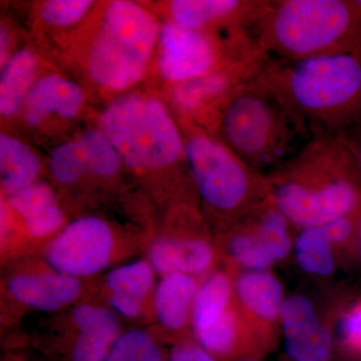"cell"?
Returning a JSON list of instances; mask_svg holds the SVG:
<instances>
[{"label": "cell", "instance_id": "1", "mask_svg": "<svg viewBox=\"0 0 361 361\" xmlns=\"http://www.w3.org/2000/svg\"><path fill=\"white\" fill-rule=\"evenodd\" d=\"M266 177L273 204L301 229L361 210L360 173L345 135L313 134Z\"/></svg>", "mask_w": 361, "mask_h": 361}, {"label": "cell", "instance_id": "2", "mask_svg": "<svg viewBox=\"0 0 361 361\" xmlns=\"http://www.w3.org/2000/svg\"><path fill=\"white\" fill-rule=\"evenodd\" d=\"M259 78L311 135H346L361 128V56L272 61Z\"/></svg>", "mask_w": 361, "mask_h": 361}, {"label": "cell", "instance_id": "3", "mask_svg": "<svg viewBox=\"0 0 361 361\" xmlns=\"http://www.w3.org/2000/svg\"><path fill=\"white\" fill-rule=\"evenodd\" d=\"M250 32L273 61L361 56V9L356 0H269Z\"/></svg>", "mask_w": 361, "mask_h": 361}, {"label": "cell", "instance_id": "4", "mask_svg": "<svg viewBox=\"0 0 361 361\" xmlns=\"http://www.w3.org/2000/svg\"><path fill=\"white\" fill-rule=\"evenodd\" d=\"M221 101L220 142L261 174L276 170L311 137L298 116L259 77Z\"/></svg>", "mask_w": 361, "mask_h": 361}, {"label": "cell", "instance_id": "5", "mask_svg": "<svg viewBox=\"0 0 361 361\" xmlns=\"http://www.w3.org/2000/svg\"><path fill=\"white\" fill-rule=\"evenodd\" d=\"M102 129L132 167H168L186 158L185 142L174 121L151 97L129 94L116 99L102 116Z\"/></svg>", "mask_w": 361, "mask_h": 361}, {"label": "cell", "instance_id": "6", "mask_svg": "<svg viewBox=\"0 0 361 361\" xmlns=\"http://www.w3.org/2000/svg\"><path fill=\"white\" fill-rule=\"evenodd\" d=\"M158 32L155 18L129 1L111 2L92 45V77L99 85L123 90L144 75Z\"/></svg>", "mask_w": 361, "mask_h": 361}, {"label": "cell", "instance_id": "7", "mask_svg": "<svg viewBox=\"0 0 361 361\" xmlns=\"http://www.w3.org/2000/svg\"><path fill=\"white\" fill-rule=\"evenodd\" d=\"M188 167L207 205L245 215L269 200L267 177L249 167L219 140L202 134L185 141Z\"/></svg>", "mask_w": 361, "mask_h": 361}, {"label": "cell", "instance_id": "8", "mask_svg": "<svg viewBox=\"0 0 361 361\" xmlns=\"http://www.w3.org/2000/svg\"><path fill=\"white\" fill-rule=\"evenodd\" d=\"M115 252L110 226L97 217H84L66 226L47 249V263L68 276H92L108 267Z\"/></svg>", "mask_w": 361, "mask_h": 361}, {"label": "cell", "instance_id": "9", "mask_svg": "<svg viewBox=\"0 0 361 361\" xmlns=\"http://www.w3.org/2000/svg\"><path fill=\"white\" fill-rule=\"evenodd\" d=\"M160 37V68L168 80L182 84L215 71L217 49L206 33L171 23L164 25Z\"/></svg>", "mask_w": 361, "mask_h": 361}, {"label": "cell", "instance_id": "10", "mask_svg": "<svg viewBox=\"0 0 361 361\" xmlns=\"http://www.w3.org/2000/svg\"><path fill=\"white\" fill-rule=\"evenodd\" d=\"M285 351L292 361H329L334 338L320 323L313 303L301 295L285 299L280 312Z\"/></svg>", "mask_w": 361, "mask_h": 361}, {"label": "cell", "instance_id": "11", "mask_svg": "<svg viewBox=\"0 0 361 361\" xmlns=\"http://www.w3.org/2000/svg\"><path fill=\"white\" fill-rule=\"evenodd\" d=\"M49 167L59 183L71 184L85 174L115 175L120 168V156L104 133L90 130L54 149Z\"/></svg>", "mask_w": 361, "mask_h": 361}, {"label": "cell", "instance_id": "12", "mask_svg": "<svg viewBox=\"0 0 361 361\" xmlns=\"http://www.w3.org/2000/svg\"><path fill=\"white\" fill-rule=\"evenodd\" d=\"M269 4V0H175L171 4L174 23L202 32L222 25L227 32L250 30Z\"/></svg>", "mask_w": 361, "mask_h": 361}, {"label": "cell", "instance_id": "13", "mask_svg": "<svg viewBox=\"0 0 361 361\" xmlns=\"http://www.w3.org/2000/svg\"><path fill=\"white\" fill-rule=\"evenodd\" d=\"M11 295L35 310L54 311L77 300L80 293L78 278L56 271L14 275L7 284Z\"/></svg>", "mask_w": 361, "mask_h": 361}, {"label": "cell", "instance_id": "14", "mask_svg": "<svg viewBox=\"0 0 361 361\" xmlns=\"http://www.w3.org/2000/svg\"><path fill=\"white\" fill-rule=\"evenodd\" d=\"M73 320L78 336L71 348V361H104L121 336L118 318L102 306H78Z\"/></svg>", "mask_w": 361, "mask_h": 361}, {"label": "cell", "instance_id": "15", "mask_svg": "<svg viewBox=\"0 0 361 361\" xmlns=\"http://www.w3.org/2000/svg\"><path fill=\"white\" fill-rule=\"evenodd\" d=\"M214 261L213 247L202 239L161 237L149 249V262L161 275L206 272Z\"/></svg>", "mask_w": 361, "mask_h": 361}, {"label": "cell", "instance_id": "16", "mask_svg": "<svg viewBox=\"0 0 361 361\" xmlns=\"http://www.w3.org/2000/svg\"><path fill=\"white\" fill-rule=\"evenodd\" d=\"M82 102V90L75 82L54 75L40 78L26 97V122L39 125L51 113L73 118Z\"/></svg>", "mask_w": 361, "mask_h": 361}, {"label": "cell", "instance_id": "17", "mask_svg": "<svg viewBox=\"0 0 361 361\" xmlns=\"http://www.w3.org/2000/svg\"><path fill=\"white\" fill-rule=\"evenodd\" d=\"M9 203L23 218L28 234L35 238L54 234L65 221L54 192L44 183H35L13 195Z\"/></svg>", "mask_w": 361, "mask_h": 361}, {"label": "cell", "instance_id": "18", "mask_svg": "<svg viewBox=\"0 0 361 361\" xmlns=\"http://www.w3.org/2000/svg\"><path fill=\"white\" fill-rule=\"evenodd\" d=\"M198 287L191 275L173 273L161 278L154 295V307L164 327L177 331L187 324Z\"/></svg>", "mask_w": 361, "mask_h": 361}, {"label": "cell", "instance_id": "19", "mask_svg": "<svg viewBox=\"0 0 361 361\" xmlns=\"http://www.w3.org/2000/svg\"><path fill=\"white\" fill-rule=\"evenodd\" d=\"M240 302L252 314L266 322L280 317L284 303L283 286L268 270H246L234 286Z\"/></svg>", "mask_w": 361, "mask_h": 361}, {"label": "cell", "instance_id": "20", "mask_svg": "<svg viewBox=\"0 0 361 361\" xmlns=\"http://www.w3.org/2000/svg\"><path fill=\"white\" fill-rule=\"evenodd\" d=\"M39 169V158L25 144L0 135V177L4 193L13 196L35 184Z\"/></svg>", "mask_w": 361, "mask_h": 361}, {"label": "cell", "instance_id": "21", "mask_svg": "<svg viewBox=\"0 0 361 361\" xmlns=\"http://www.w3.org/2000/svg\"><path fill=\"white\" fill-rule=\"evenodd\" d=\"M37 66V58L28 49L16 52L4 65L0 80V113L2 116L13 115L20 109L35 80Z\"/></svg>", "mask_w": 361, "mask_h": 361}, {"label": "cell", "instance_id": "22", "mask_svg": "<svg viewBox=\"0 0 361 361\" xmlns=\"http://www.w3.org/2000/svg\"><path fill=\"white\" fill-rule=\"evenodd\" d=\"M233 294L231 280L223 272H215L198 287L195 296L192 320L195 330H204L215 324L229 310Z\"/></svg>", "mask_w": 361, "mask_h": 361}, {"label": "cell", "instance_id": "23", "mask_svg": "<svg viewBox=\"0 0 361 361\" xmlns=\"http://www.w3.org/2000/svg\"><path fill=\"white\" fill-rule=\"evenodd\" d=\"M296 258L301 269L319 276H329L336 268L334 249L324 226L305 228L295 244Z\"/></svg>", "mask_w": 361, "mask_h": 361}, {"label": "cell", "instance_id": "24", "mask_svg": "<svg viewBox=\"0 0 361 361\" xmlns=\"http://www.w3.org/2000/svg\"><path fill=\"white\" fill-rule=\"evenodd\" d=\"M155 272L149 260H137L111 270L106 284L111 293L132 297L142 302L155 284Z\"/></svg>", "mask_w": 361, "mask_h": 361}, {"label": "cell", "instance_id": "25", "mask_svg": "<svg viewBox=\"0 0 361 361\" xmlns=\"http://www.w3.org/2000/svg\"><path fill=\"white\" fill-rule=\"evenodd\" d=\"M240 334L238 315L231 308L212 326L196 331L199 345L219 360L239 355Z\"/></svg>", "mask_w": 361, "mask_h": 361}, {"label": "cell", "instance_id": "26", "mask_svg": "<svg viewBox=\"0 0 361 361\" xmlns=\"http://www.w3.org/2000/svg\"><path fill=\"white\" fill-rule=\"evenodd\" d=\"M250 212L245 214L248 221L245 230L232 237L230 252L237 263L247 270H268L275 260L256 232Z\"/></svg>", "mask_w": 361, "mask_h": 361}, {"label": "cell", "instance_id": "27", "mask_svg": "<svg viewBox=\"0 0 361 361\" xmlns=\"http://www.w3.org/2000/svg\"><path fill=\"white\" fill-rule=\"evenodd\" d=\"M104 361H166V357L151 334L132 329L118 336Z\"/></svg>", "mask_w": 361, "mask_h": 361}, {"label": "cell", "instance_id": "28", "mask_svg": "<svg viewBox=\"0 0 361 361\" xmlns=\"http://www.w3.org/2000/svg\"><path fill=\"white\" fill-rule=\"evenodd\" d=\"M90 6L92 1L87 0H51L42 4L40 13L51 25H71L82 18Z\"/></svg>", "mask_w": 361, "mask_h": 361}, {"label": "cell", "instance_id": "29", "mask_svg": "<svg viewBox=\"0 0 361 361\" xmlns=\"http://www.w3.org/2000/svg\"><path fill=\"white\" fill-rule=\"evenodd\" d=\"M341 336L346 348L361 356V302L342 319Z\"/></svg>", "mask_w": 361, "mask_h": 361}, {"label": "cell", "instance_id": "30", "mask_svg": "<svg viewBox=\"0 0 361 361\" xmlns=\"http://www.w3.org/2000/svg\"><path fill=\"white\" fill-rule=\"evenodd\" d=\"M167 361H220L200 345L183 343L176 346Z\"/></svg>", "mask_w": 361, "mask_h": 361}, {"label": "cell", "instance_id": "31", "mask_svg": "<svg viewBox=\"0 0 361 361\" xmlns=\"http://www.w3.org/2000/svg\"><path fill=\"white\" fill-rule=\"evenodd\" d=\"M110 304L116 312L128 318L137 317L142 310V301L122 294L111 293Z\"/></svg>", "mask_w": 361, "mask_h": 361}, {"label": "cell", "instance_id": "32", "mask_svg": "<svg viewBox=\"0 0 361 361\" xmlns=\"http://www.w3.org/2000/svg\"><path fill=\"white\" fill-rule=\"evenodd\" d=\"M349 145L353 149V154H355L356 163H357L358 170H360L361 177V128L346 135Z\"/></svg>", "mask_w": 361, "mask_h": 361}, {"label": "cell", "instance_id": "33", "mask_svg": "<svg viewBox=\"0 0 361 361\" xmlns=\"http://www.w3.org/2000/svg\"><path fill=\"white\" fill-rule=\"evenodd\" d=\"M6 32H4V28L1 30V63H4V59H6Z\"/></svg>", "mask_w": 361, "mask_h": 361}, {"label": "cell", "instance_id": "34", "mask_svg": "<svg viewBox=\"0 0 361 361\" xmlns=\"http://www.w3.org/2000/svg\"><path fill=\"white\" fill-rule=\"evenodd\" d=\"M357 241H358V245H360V250H361V210L360 211V214H358V220H357Z\"/></svg>", "mask_w": 361, "mask_h": 361}, {"label": "cell", "instance_id": "35", "mask_svg": "<svg viewBox=\"0 0 361 361\" xmlns=\"http://www.w3.org/2000/svg\"><path fill=\"white\" fill-rule=\"evenodd\" d=\"M356 1H357L358 6H360L361 9V0H356Z\"/></svg>", "mask_w": 361, "mask_h": 361}, {"label": "cell", "instance_id": "36", "mask_svg": "<svg viewBox=\"0 0 361 361\" xmlns=\"http://www.w3.org/2000/svg\"><path fill=\"white\" fill-rule=\"evenodd\" d=\"M246 361H256V360H246Z\"/></svg>", "mask_w": 361, "mask_h": 361}]
</instances>
